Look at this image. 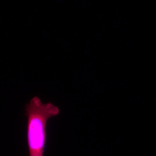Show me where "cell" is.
I'll use <instances>...</instances> for the list:
<instances>
[{
  "label": "cell",
  "mask_w": 156,
  "mask_h": 156,
  "mask_svg": "<svg viewBox=\"0 0 156 156\" xmlns=\"http://www.w3.org/2000/svg\"><path fill=\"white\" fill-rule=\"evenodd\" d=\"M27 118V141L30 156H44L46 126L48 119L59 114V108L51 102L43 103L38 97L31 99L25 106Z\"/></svg>",
  "instance_id": "cell-1"
}]
</instances>
